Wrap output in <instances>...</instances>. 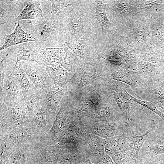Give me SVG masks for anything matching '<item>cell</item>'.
Masks as SVG:
<instances>
[{
    "label": "cell",
    "instance_id": "1",
    "mask_svg": "<svg viewBox=\"0 0 164 164\" xmlns=\"http://www.w3.org/2000/svg\"><path fill=\"white\" fill-rule=\"evenodd\" d=\"M72 5L64 9L58 22L65 33L67 41L73 39L84 40L94 51L100 43L102 32L94 16L93 0H70Z\"/></svg>",
    "mask_w": 164,
    "mask_h": 164
},
{
    "label": "cell",
    "instance_id": "20",
    "mask_svg": "<svg viewBox=\"0 0 164 164\" xmlns=\"http://www.w3.org/2000/svg\"><path fill=\"white\" fill-rule=\"evenodd\" d=\"M108 86L112 91L114 100L121 111L125 115L128 117L130 108V100L128 94L125 89L118 84L111 82L109 84Z\"/></svg>",
    "mask_w": 164,
    "mask_h": 164
},
{
    "label": "cell",
    "instance_id": "5",
    "mask_svg": "<svg viewBox=\"0 0 164 164\" xmlns=\"http://www.w3.org/2000/svg\"><path fill=\"white\" fill-rule=\"evenodd\" d=\"M88 133L81 119L70 113L62 135L56 144L78 150Z\"/></svg>",
    "mask_w": 164,
    "mask_h": 164
},
{
    "label": "cell",
    "instance_id": "4",
    "mask_svg": "<svg viewBox=\"0 0 164 164\" xmlns=\"http://www.w3.org/2000/svg\"><path fill=\"white\" fill-rule=\"evenodd\" d=\"M0 103V132L31 128L30 121L21 100Z\"/></svg>",
    "mask_w": 164,
    "mask_h": 164
},
{
    "label": "cell",
    "instance_id": "7",
    "mask_svg": "<svg viewBox=\"0 0 164 164\" xmlns=\"http://www.w3.org/2000/svg\"><path fill=\"white\" fill-rule=\"evenodd\" d=\"M68 87L56 85L54 84L50 91L46 94L41 90V104L50 130L55 120L61 101Z\"/></svg>",
    "mask_w": 164,
    "mask_h": 164
},
{
    "label": "cell",
    "instance_id": "19",
    "mask_svg": "<svg viewBox=\"0 0 164 164\" xmlns=\"http://www.w3.org/2000/svg\"><path fill=\"white\" fill-rule=\"evenodd\" d=\"M45 68L55 85L69 87L71 84L74 74L62 66L45 65Z\"/></svg>",
    "mask_w": 164,
    "mask_h": 164
},
{
    "label": "cell",
    "instance_id": "37",
    "mask_svg": "<svg viewBox=\"0 0 164 164\" xmlns=\"http://www.w3.org/2000/svg\"><path fill=\"white\" fill-rule=\"evenodd\" d=\"M148 164H164V157L157 156L156 158H153Z\"/></svg>",
    "mask_w": 164,
    "mask_h": 164
},
{
    "label": "cell",
    "instance_id": "39",
    "mask_svg": "<svg viewBox=\"0 0 164 164\" xmlns=\"http://www.w3.org/2000/svg\"><path fill=\"white\" fill-rule=\"evenodd\" d=\"M132 164H133V163Z\"/></svg>",
    "mask_w": 164,
    "mask_h": 164
},
{
    "label": "cell",
    "instance_id": "27",
    "mask_svg": "<svg viewBox=\"0 0 164 164\" xmlns=\"http://www.w3.org/2000/svg\"><path fill=\"white\" fill-rule=\"evenodd\" d=\"M111 75L114 80L124 82L133 87L135 83L133 73L128 70L111 65Z\"/></svg>",
    "mask_w": 164,
    "mask_h": 164
},
{
    "label": "cell",
    "instance_id": "14",
    "mask_svg": "<svg viewBox=\"0 0 164 164\" xmlns=\"http://www.w3.org/2000/svg\"><path fill=\"white\" fill-rule=\"evenodd\" d=\"M93 4L94 16L101 29L102 38H108L117 33L115 28L107 15L106 1L93 0Z\"/></svg>",
    "mask_w": 164,
    "mask_h": 164
},
{
    "label": "cell",
    "instance_id": "9",
    "mask_svg": "<svg viewBox=\"0 0 164 164\" xmlns=\"http://www.w3.org/2000/svg\"><path fill=\"white\" fill-rule=\"evenodd\" d=\"M29 1L0 0V32L6 34V30L11 26L14 30L18 23L17 18Z\"/></svg>",
    "mask_w": 164,
    "mask_h": 164
},
{
    "label": "cell",
    "instance_id": "17",
    "mask_svg": "<svg viewBox=\"0 0 164 164\" xmlns=\"http://www.w3.org/2000/svg\"><path fill=\"white\" fill-rule=\"evenodd\" d=\"M107 101L101 104L95 110L82 119L83 123L87 125L98 122L118 120L115 108Z\"/></svg>",
    "mask_w": 164,
    "mask_h": 164
},
{
    "label": "cell",
    "instance_id": "12",
    "mask_svg": "<svg viewBox=\"0 0 164 164\" xmlns=\"http://www.w3.org/2000/svg\"><path fill=\"white\" fill-rule=\"evenodd\" d=\"M13 147L23 143H35L41 142V138L32 128L15 129L0 132Z\"/></svg>",
    "mask_w": 164,
    "mask_h": 164
},
{
    "label": "cell",
    "instance_id": "25",
    "mask_svg": "<svg viewBox=\"0 0 164 164\" xmlns=\"http://www.w3.org/2000/svg\"><path fill=\"white\" fill-rule=\"evenodd\" d=\"M41 89L37 92L22 98L21 101L25 108L29 119L41 108Z\"/></svg>",
    "mask_w": 164,
    "mask_h": 164
},
{
    "label": "cell",
    "instance_id": "31",
    "mask_svg": "<svg viewBox=\"0 0 164 164\" xmlns=\"http://www.w3.org/2000/svg\"><path fill=\"white\" fill-rule=\"evenodd\" d=\"M152 98L153 103L164 112V89L160 85L156 87L152 91Z\"/></svg>",
    "mask_w": 164,
    "mask_h": 164
},
{
    "label": "cell",
    "instance_id": "28",
    "mask_svg": "<svg viewBox=\"0 0 164 164\" xmlns=\"http://www.w3.org/2000/svg\"><path fill=\"white\" fill-rule=\"evenodd\" d=\"M131 33L132 39L137 45L140 46L148 39L149 31L145 26L141 24L135 25Z\"/></svg>",
    "mask_w": 164,
    "mask_h": 164
},
{
    "label": "cell",
    "instance_id": "33",
    "mask_svg": "<svg viewBox=\"0 0 164 164\" xmlns=\"http://www.w3.org/2000/svg\"><path fill=\"white\" fill-rule=\"evenodd\" d=\"M128 96L130 100L137 103L150 109L156 114L164 121V113L158 110L157 107L153 103L137 99L129 94Z\"/></svg>",
    "mask_w": 164,
    "mask_h": 164
},
{
    "label": "cell",
    "instance_id": "34",
    "mask_svg": "<svg viewBox=\"0 0 164 164\" xmlns=\"http://www.w3.org/2000/svg\"><path fill=\"white\" fill-rule=\"evenodd\" d=\"M149 155L152 159L156 156L164 154V142L157 140L149 151Z\"/></svg>",
    "mask_w": 164,
    "mask_h": 164
},
{
    "label": "cell",
    "instance_id": "10",
    "mask_svg": "<svg viewBox=\"0 0 164 164\" xmlns=\"http://www.w3.org/2000/svg\"><path fill=\"white\" fill-rule=\"evenodd\" d=\"M19 62L32 83L36 88L47 94L54 83L45 69V65L42 66L32 61L23 60Z\"/></svg>",
    "mask_w": 164,
    "mask_h": 164
},
{
    "label": "cell",
    "instance_id": "6",
    "mask_svg": "<svg viewBox=\"0 0 164 164\" xmlns=\"http://www.w3.org/2000/svg\"><path fill=\"white\" fill-rule=\"evenodd\" d=\"M15 64L0 71V102H14L22 98L20 85L14 68Z\"/></svg>",
    "mask_w": 164,
    "mask_h": 164
},
{
    "label": "cell",
    "instance_id": "30",
    "mask_svg": "<svg viewBox=\"0 0 164 164\" xmlns=\"http://www.w3.org/2000/svg\"><path fill=\"white\" fill-rule=\"evenodd\" d=\"M111 157L115 164H132L135 160L130 156L126 149L116 152Z\"/></svg>",
    "mask_w": 164,
    "mask_h": 164
},
{
    "label": "cell",
    "instance_id": "23",
    "mask_svg": "<svg viewBox=\"0 0 164 164\" xmlns=\"http://www.w3.org/2000/svg\"><path fill=\"white\" fill-rule=\"evenodd\" d=\"M106 155L111 156L116 152L126 149L128 142V137L121 134L118 135L103 138Z\"/></svg>",
    "mask_w": 164,
    "mask_h": 164
},
{
    "label": "cell",
    "instance_id": "11",
    "mask_svg": "<svg viewBox=\"0 0 164 164\" xmlns=\"http://www.w3.org/2000/svg\"><path fill=\"white\" fill-rule=\"evenodd\" d=\"M7 53L16 64L21 61L36 62L45 66L41 61L40 54L42 50L36 42L31 41L11 46L6 49Z\"/></svg>",
    "mask_w": 164,
    "mask_h": 164
},
{
    "label": "cell",
    "instance_id": "13",
    "mask_svg": "<svg viewBox=\"0 0 164 164\" xmlns=\"http://www.w3.org/2000/svg\"><path fill=\"white\" fill-rule=\"evenodd\" d=\"M85 125L88 133L103 138L122 134V127L118 120L98 122Z\"/></svg>",
    "mask_w": 164,
    "mask_h": 164
},
{
    "label": "cell",
    "instance_id": "35",
    "mask_svg": "<svg viewBox=\"0 0 164 164\" xmlns=\"http://www.w3.org/2000/svg\"><path fill=\"white\" fill-rule=\"evenodd\" d=\"M91 158L94 160V162L91 161L94 164H115L111 156L108 155L106 154L100 158Z\"/></svg>",
    "mask_w": 164,
    "mask_h": 164
},
{
    "label": "cell",
    "instance_id": "36",
    "mask_svg": "<svg viewBox=\"0 0 164 164\" xmlns=\"http://www.w3.org/2000/svg\"><path fill=\"white\" fill-rule=\"evenodd\" d=\"M152 32L154 35L157 37L164 36V27L160 26L152 29Z\"/></svg>",
    "mask_w": 164,
    "mask_h": 164
},
{
    "label": "cell",
    "instance_id": "21",
    "mask_svg": "<svg viewBox=\"0 0 164 164\" xmlns=\"http://www.w3.org/2000/svg\"><path fill=\"white\" fill-rule=\"evenodd\" d=\"M66 55L64 46L60 48H46L40 52L42 62L45 65L50 66L60 65Z\"/></svg>",
    "mask_w": 164,
    "mask_h": 164
},
{
    "label": "cell",
    "instance_id": "24",
    "mask_svg": "<svg viewBox=\"0 0 164 164\" xmlns=\"http://www.w3.org/2000/svg\"><path fill=\"white\" fill-rule=\"evenodd\" d=\"M40 0H29L17 18V22L26 19H34L43 15Z\"/></svg>",
    "mask_w": 164,
    "mask_h": 164
},
{
    "label": "cell",
    "instance_id": "16",
    "mask_svg": "<svg viewBox=\"0 0 164 164\" xmlns=\"http://www.w3.org/2000/svg\"><path fill=\"white\" fill-rule=\"evenodd\" d=\"M0 51L14 46L25 42L37 41V39L25 32L21 28L19 22L13 32L9 34L0 32Z\"/></svg>",
    "mask_w": 164,
    "mask_h": 164
},
{
    "label": "cell",
    "instance_id": "32",
    "mask_svg": "<svg viewBox=\"0 0 164 164\" xmlns=\"http://www.w3.org/2000/svg\"><path fill=\"white\" fill-rule=\"evenodd\" d=\"M13 149L7 138L0 136V159L2 162L7 159Z\"/></svg>",
    "mask_w": 164,
    "mask_h": 164
},
{
    "label": "cell",
    "instance_id": "15",
    "mask_svg": "<svg viewBox=\"0 0 164 164\" xmlns=\"http://www.w3.org/2000/svg\"><path fill=\"white\" fill-rule=\"evenodd\" d=\"M86 158H101L106 155L103 138L88 133L79 150Z\"/></svg>",
    "mask_w": 164,
    "mask_h": 164
},
{
    "label": "cell",
    "instance_id": "29",
    "mask_svg": "<svg viewBox=\"0 0 164 164\" xmlns=\"http://www.w3.org/2000/svg\"><path fill=\"white\" fill-rule=\"evenodd\" d=\"M51 5V13L52 17L58 21L59 17L62 11L72 5L70 0H50Z\"/></svg>",
    "mask_w": 164,
    "mask_h": 164
},
{
    "label": "cell",
    "instance_id": "26",
    "mask_svg": "<svg viewBox=\"0 0 164 164\" xmlns=\"http://www.w3.org/2000/svg\"><path fill=\"white\" fill-rule=\"evenodd\" d=\"M64 46L81 61L87 56L84 54V48L87 47L89 49L87 43L84 40L80 39H73L67 41Z\"/></svg>",
    "mask_w": 164,
    "mask_h": 164
},
{
    "label": "cell",
    "instance_id": "38",
    "mask_svg": "<svg viewBox=\"0 0 164 164\" xmlns=\"http://www.w3.org/2000/svg\"><path fill=\"white\" fill-rule=\"evenodd\" d=\"M161 83L162 85H164V71L162 73V77Z\"/></svg>",
    "mask_w": 164,
    "mask_h": 164
},
{
    "label": "cell",
    "instance_id": "3",
    "mask_svg": "<svg viewBox=\"0 0 164 164\" xmlns=\"http://www.w3.org/2000/svg\"><path fill=\"white\" fill-rule=\"evenodd\" d=\"M105 66L98 58L89 56L80 63L75 71L69 89H80L97 81L103 80Z\"/></svg>",
    "mask_w": 164,
    "mask_h": 164
},
{
    "label": "cell",
    "instance_id": "8",
    "mask_svg": "<svg viewBox=\"0 0 164 164\" xmlns=\"http://www.w3.org/2000/svg\"><path fill=\"white\" fill-rule=\"evenodd\" d=\"M71 111L70 97L67 91L63 96L53 125L42 142L48 145L56 144L63 132L66 120Z\"/></svg>",
    "mask_w": 164,
    "mask_h": 164
},
{
    "label": "cell",
    "instance_id": "2",
    "mask_svg": "<svg viewBox=\"0 0 164 164\" xmlns=\"http://www.w3.org/2000/svg\"><path fill=\"white\" fill-rule=\"evenodd\" d=\"M43 15L34 19L21 20L22 29L37 39L41 50L48 48H60L65 46L67 37L60 28L58 21L53 19L51 12H44Z\"/></svg>",
    "mask_w": 164,
    "mask_h": 164
},
{
    "label": "cell",
    "instance_id": "22",
    "mask_svg": "<svg viewBox=\"0 0 164 164\" xmlns=\"http://www.w3.org/2000/svg\"><path fill=\"white\" fill-rule=\"evenodd\" d=\"M14 70L21 87L22 98L34 94L39 90L32 83L23 70L19 62L15 64Z\"/></svg>",
    "mask_w": 164,
    "mask_h": 164
},
{
    "label": "cell",
    "instance_id": "18",
    "mask_svg": "<svg viewBox=\"0 0 164 164\" xmlns=\"http://www.w3.org/2000/svg\"><path fill=\"white\" fill-rule=\"evenodd\" d=\"M156 127L155 124L152 121L149 129L143 134L139 135H133L128 137V142L126 149L133 159L135 160L138 159L139 152L144 143Z\"/></svg>",
    "mask_w": 164,
    "mask_h": 164
}]
</instances>
